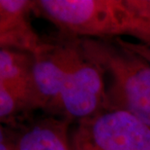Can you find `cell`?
Listing matches in <instances>:
<instances>
[{
    "label": "cell",
    "mask_w": 150,
    "mask_h": 150,
    "mask_svg": "<svg viewBox=\"0 0 150 150\" xmlns=\"http://www.w3.org/2000/svg\"><path fill=\"white\" fill-rule=\"evenodd\" d=\"M33 13L79 39H114L133 30L125 0H37Z\"/></svg>",
    "instance_id": "2"
},
{
    "label": "cell",
    "mask_w": 150,
    "mask_h": 150,
    "mask_svg": "<svg viewBox=\"0 0 150 150\" xmlns=\"http://www.w3.org/2000/svg\"><path fill=\"white\" fill-rule=\"evenodd\" d=\"M108 78L105 106L127 111L150 126V62L114 39H81Z\"/></svg>",
    "instance_id": "1"
},
{
    "label": "cell",
    "mask_w": 150,
    "mask_h": 150,
    "mask_svg": "<svg viewBox=\"0 0 150 150\" xmlns=\"http://www.w3.org/2000/svg\"><path fill=\"white\" fill-rule=\"evenodd\" d=\"M33 1L0 0V47L34 53L43 37L34 29L30 21Z\"/></svg>",
    "instance_id": "7"
},
{
    "label": "cell",
    "mask_w": 150,
    "mask_h": 150,
    "mask_svg": "<svg viewBox=\"0 0 150 150\" xmlns=\"http://www.w3.org/2000/svg\"><path fill=\"white\" fill-rule=\"evenodd\" d=\"M72 150H150V126L127 111L104 106L75 123Z\"/></svg>",
    "instance_id": "3"
},
{
    "label": "cell",
    "mask_w": 150,
    "mask_h": 150,
    "mask_svg": "<svg viewBox=\"0 0 150 150\" xmlns=\"http://www.w3.org/2000/svg\"><path fill=\"white\" fill-rule=\"evenodd\" d=\"M125 1L133 18L131 36L142 42H150V0Z\"/></svg>",
    "instance_id": "10"
},
{
    "label": "cell",
    "mask_w": 150,
    "mask_h": 150,
    "mask_svg": "<svg viewBox=\"0 0 150 150\" xmlns=\"http://www.w3.org/2000/svg\"><path fill=\"white\" fill-rule=\"evenodd\" d=\"M35 111L36 108L28 95L0 83V123L14 125Z\"/></svg>",
    "instance_id": "9"
},
{
    "label": "cell",
    "mask_w": 150,
    "mask_h": 150,
    "mask_svg": "<svg viewBox=\"0 0 150 150\" xmlns=\"http://www.w3.org/2000/svg\"><path fill=\"white\" fill-rule=\"evenodd\" d=\"M70 121L44 114L11 125L13 150H72Z\"/></svg>",
    "instance_id": "6"
},
{
    "label": "cell",
    "mask_w": 150,
    "mask_h": 150,
    "mask_svg": "<svg viewBox=\"0 0 150 150\" xmlns=\"http://www.w3.org/2000/svg\"><path fill=\"white\" fill-rule=\"evenodd\" d=\"M116 39L121 45H123L127 49L137 53L142 58L150 62V42H142V41L130 42V41L124 40L122 38H116Z\"/></svg>",
    "instance_id": "11"
},
{
    "label": "cell",
    "mask_w": 150,
    "mask_h": 150,
    "mask_svg": "<svg viewBox=\"0 0 150 150\" xmlns=\"http://www.w3.org/2000/svg\"><path fill=\"white\" fill-rule=\"evenodd\" d=\"M76 37L59 33L43 38L33 53L32 95L37 111L59 117L60 97L64 86Z\"/></svg>",
    "instance_id": "5"
},
{
    "label": "cell",
    "mask_w": 150,
    "mask_h": 150,
    "mask_svg": "<svg viewBox=\"0 0 150 150\" xmlns=\"http://www.w3.org/2000/svg\"><path fill=\"white\" fill-rule=\"evenodd\" d=\"M104 70L92 60L76 38L60 97L59 117L76 123L91 116L106 104Z\"/></svg>",
    "instance_id": "4"
},
{
    "label": "cell",
    "mask_w": 150,
    "mask_h": 150,
    "mask_svg": "<svg viewBox=\"0 0 150 150\" xmlns=\"http://www.w3.org/2000/svg\"><path fill=\"white\" fill-rule=\"evenodd\" d=\"M0 150H13V131L11 126L0 123Z\"/></svg>",
    "instance_id": "12"
},
{
    "label": "cell",
    "mask_w": 150,
    "mask_h": 150,
    "mask_svg": "<svg viewBox=\"0 0 150 150\" xmlns=\"http://www.w3.org/2000/svg\"><path fill=\"white\" fill-rule=\"evenodd\" d=\"M32 66V53L0 47V83L28 95L34 103L31 85Z\"/></svg>",
    "instance_id": "8"
}]
</instances>
